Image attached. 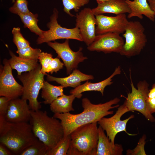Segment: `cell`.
Wrapping results in <instances>:
<instances>
[{"label": "cell", "instance_id": "1", "mask_svg": "<svg viewBox=\"0 0 155 155\" xmlns=\"http://www.w3.org/2000/svg\"><path fill=\"white\" fill-rule=\"evenodd\" d=\"M120 101L119 98H116L105 103L98 104L92 103L87 98L82 100L83 112L77 114L69 112L64 113L54 114L53 117L59 120L63 126L64 136L70 135L77 127L86 124L98 122L105 116L112 114V109L118 107L117 104Z\"/></svg>", "mask_w": 155, "mask_h": 155}, {"label": "cell", "instance_id": "2", "mask_svg": "<svg viewBox=\"0 0 155 155\" xmlns=\"http://www.w3.org/2000/svg\"><path fill=\"white\" fill-rule=\"evenodd\" d=\"M38 139L28 122L12 123L0 115V142L15 155L22 151Z\"/></svg>", "mask_w": 155, "mask_h": 155}, {"label": "cell", "instance_id": "3", "mask_svg": "<svg viewBox=\"0 0 155 155\" xmlns=\"http://www.w3.org/2000/svg\"><path fill=\"white\" fill-rule=\"evenodd\" d=\"M31 113L29 123L34 135L46 145L49 150L53 148L64 136L60 121L49 116L46 111L31 110Z\"/></svg>", "mask_w": 155, "mask_h": 155}, {"label": "cell", "instance_id": "4", "mask_svg": "<svg viewBox=\"0 0 155 155\" xmlns=\"http://www.w3.org/2000/svg\"><path fill=\"white\" fill-rule=\"evenodd\" d=\"M97 122L81 126L70 134L67 155H96L98 139Z\"/></svg>", "mask_w": 155, "mask_h": 155}, {"label": "cell", "instance_id": "5", "mask_svg": "<svg viewBox=\"0 0 155 155\" xmlns=\"http://www.w3.org/2000/svg\"><path fill=\"white\" fill-rule=\"evenodd\" d=\"M41 68L40 64L34 69L17 76L23 85L21 98L28 101L30 109L34 111L40 110L41 108V102L38 101L37 98L44 85L45 75L41 72Z\"/></svg>", "mask_w": 155, "mask_h": 155}, {"label": "cell", "instance_id": "6", "mask_svg": "<svg viewBox=\"0 0 155 155\" xmlns=\"http://www.w3.org/2000/svg\"><path fill=\"white\" fill-rule=\"evenodd\" d=\"M145 28L138 21H129L123 36L125 41L119 53L127 57L139 55L147 42Z\"/></svg>", "mask_w": 155, "mask_h": 155}, {"label": "cell", "instance_id": "7", "mask_svg": "<svg viewBox=\"0 0 155 155\" xmlns=\"http://www.w3.org/2000/svg\"><path fill=\"white\" fill-rule=\"evenodd\" d=\"M59 12L54 8L50 21L47 24L49 29L44 31L42 35L38 36L36 40L37 44L47 43L59 39H72L83 41L79 29L78 27L67 28L61 26L58 23L57 19Z\"/></svg>", "mask_w": 155, "mask_h": 155}, {"label": "cell", "instance_id": "8", "mask_svg": "<svg viewBox=\"0 0 155 155\" xmlns=\"http://www.w3.org/2000/svg\"><path fill=\"white\" fill-rule=\"evenodd\" d=\"M131 92L127 94L124 102L129 111H137L144 115L149 121H155V119L149 111L146 103L149 85L145 81H140L135 87L131 81Z\"/></svg>", "mask_w": 155, "mask_h": 155}, {"label": "cell", "instance_id": "9", "mask_svg": "<svg viewBox=\"0 0 155 155\" xmlns=\"http://www.w3.org/2000/svg\"><path fill=\"white\" fill-rule=\"evenodd\" d=\"M47 43L49 46L55 51L57 57L62 59L68 75H69L74 69H77L80 63L88 59L83 55L82 47H80L78 50L76 52L71 49L69 39H66L62 43L56 42H50Z\"/></svg>", "mask_w": 155, "mask_h": 155}, {"label": "cell", "instance_id": "10", "mask_svg": "<svg viewBox=\"0 0 155 155\" xmlns=\"http://www.w3.org/2000/svg\"><path fill=\"white\" fill-rule=\"evenodd\" d=\"M128 111V110L123 103L118 108L113 116L109 118L103 117L97 122L103 130L106 131L109 139L113 144H115L116 135L120 132L124 131L129 135H136L129 133L126 130L127 122L130 119L133 118L134 115H132L124 120L121 119L122 116Z\"/></svg>", "mask_w": 155, "mask_h": 155}, {"label": "cell", "instance_id": "11", "mask_svg": "<svg viewBox=\"0 0 155 155\" xmlns=\"http://www.w3.org/2000/svg\"><path fill=\"white\" fill-rule=\"evenodd\" d=\"M3 63L0 68V96L11 100L19 98L23 94V86L15 79L8 60L4 59Z\"/></svg>", "mask_w": 155, "mask_h": 155}, {"label": "cell", "instance_id": "12", "mask_svg": "<svg viewBox=\"0 0 155 155\" xmlns=\"http://www.w3.org/2000/svg\"><path fill=\"white\" fill-rule=\"evenodd\" d=\"M92 9L85 8L76 13L75 27L80 30L81 37L88 46L94 40L96 36V20Z\"/></svg>", "mask_w": 155, "mask_h": 155}, {"label": "cell", "instance_id": "13", "mask_svg": "<svg viewBox=\"0 0 155 155\" xmlns=\"http://www.w3.org/2000/svg\"><path fill=\"white\" fill-rule=\"evenodd\" d=\"M125 41L120 34L112 32L96 35L94 41L88 46L90 51L105 53H120Z\"/></svg>", "mask_w": 155, "mask_h": 155}, {"label": "cell", "instance_id": "14", "mask_svg": "<svg viewBox=\"0 0 155 155\" xmlns=\"http://www.w3.org/2000/svg\"><path fill=\"white\" fill-rule=\"evenodd\" d=\"M96 20V35L112 32L123 33L129 21L125 14L109 16L100 14L95 16Z\"/></svg>", "mask_w": 155, "mask_h": 155}, {"label": "cell", "instance_id": "15", "mask_svg": "<svg viewBox=\"0 0 155 155\" xmlns=\"http://www.w3.org/2000/svg\"><path fill=\"white\" fill-rule=\"evenodd\" d=\"M4 116L7 121L11 122H29L31 118V109L27 100L19 98L11 99Z\"/></svg>", "mask_w": 155, "mask_h": 155}, {"label": "cell", "instance_id": "16", "mask_svg": "<svg viewBox=\"0 0 155 155\" xmlns=\"http://www.w3.org/2000/svg\"><path fill=\"white\" fill-rule=\"evenodd\" d=\"M97 3V6L92 9L95 16L104 13H111L117 15L129 14L131 12L125 0H106Z\"/></svg>", "mask_w": 155, "mask_h": 155}, {"label": "cell", "instance_id": "17", "mask_svg": "<svg viewBox=\"0 0 155 155\" xmlns=\"http://www.w3.org/2000/svg\"><path fill=\"white\" fill-rule=\"evenodd\" d=\"M121 72V68L119 66L115 69L113 74L106 79L96 83H92L87 81L84 84L71 90L70 93L71 94L76 95L78 98H81L82 96V92L88 91H94L99 92L103 96L106 87L110 85L113 83L112 78L115 75L120 74Z\"/></svg>", "mask_w": 155, "mask_h": 155}, {"label": "cell", "instance_id": "18", "mask_svg": "<svg viewBox=\"0 0 155 155\" xmlns=\"http://www.w3.org/2000/svg\"><path fill=\"white\" fill-rule=\"evenodd\" d=\"M46 75L47 81H55L64 88L71 87L75 88L80 85L82 82L94 79L92 75L84 73L77 69H74L69 76L65 77H56L47 74Z\"/></svg>", "mask_w": 155, "mask_h": 155}, {"label": "cell", "instance_id": "19", "mask_svg": "<svg viewBox=\"0 0 155 155\" xmlns=\"http://www.w3.org/2000/svg\"><path fill=\"white\" fill-rule=\"evenodd\" d=\"M100 126L98 127V139L96 155H121L123 151L121 144H113Z\"/></svg>", "mask_w": 155, "mask_h": 155}, {"label": "cell", "instance_id": "20", "mask_svg": "<svg viewBox=\"0 0 155 155\" xmlns=\"http://www.w3.org/2000/svg\"><path fill=\"white\" fill-rule=\"evenodd\" d=\"M131 10L127 18H130L136 17L140 19L144 15L151 21L154 22L155 16L151 9L147 0H125Z\"/></svg>", "mask_w": 155, "mask_h": 155}, {"label": "cell", "instance_id": "21", "mask_svg": "<svg viewBox=\"0 0 155 155\" xmlns=\"http://www.w3.org/2000/svg\"><path fill=\"white\" fill-rule=\"evenodd\" d=\"M38 59L41 66V72L45 75L47 73L52 74L54 72L57 73L64 65L60 58L57 57L53 58L52 54L50 53L41 52Z\"/></svg>", "mask_w": 155, "mask_h": 155}, {"label": "cell", "instance_id": "22", "mask_svg": "<svg viewBox=\"0 0 155 155\" xmlns=\"http://www.w3.org/2000/svg\"><path fill=\"white\" fill-rule=\"evenodd\" d=\"M9 53L11 58L8 60V62L12 69L16 70L18 75H21L23 72L29 71L40 64L36 61L17 56L10 50Z\"/></svg>", "mask_w": 155, "mask_h": 155}, {"label": "cell", "instance_id": "23", "mask_svg": "<svg viewBox=\"0 0 155 155\" xmlns=\"http://www.w3.org/2000/svg\"><path fill=\"white\" fill-rule=\"evenodd\" d=\"M77 95L71 94L69 95L64 94L53 101L50 104V109L54 114L68 113L74 111L72 103Z\"/></svg>", "mask_w": 155, "mask_h": 155}, {"label": "cell", "instance_id": "24", "mask_svg": "<svg viewBox=\"0 0 155 155\" xmlns=\"http://www.w3.org/2000/svg\"><path fill=\"white\" fill-rule=\"evenodd\" d=\"M63 88L61 85L55 86L44 81L41 93V97L44 100L43 102L50 104L57 98L64 94Z\"/></svg>", "mask_w": 155, "mask_h": 155}, {"label": "cell", "instance_id": "25", "mask_svg": "<svg viewBox=\"0 0 155 155\" xmlns=\"http://www.w3.org/2000/svg\"><path fill=\"white\" fill-rule=\"evenodd\" d=\"M18 15L23 23L24 28H28L38 36L42 35L44 31L41 30L38 25L37 14H34L31 12L29 14H20Z\"/></svg>", "mask_w": 155, "mask_h": 155}, {"label": "cell", "instance_id": "26", "mask_svg": "<svg viewBox=\"0 0 155 155\" xmlns=\"http://www.w3.org/2000/svg\"><path fill=\"white\" fill-rule=\"evenodd\" d=\"M48 150L46 145L38 140L24 149L20 155H47Z\"/></svg>", "mask_w": 155, "mask_h": 155}, {"label": "cell", "instance_id": "27", "mask_svg": "<svg viewBox=\"0 0 155 155\" xmlns=\"http://www.w3.org/2000/svg\"><path fill=\"white\" fill-rule=\"evenodd\" d=\"M70 142V135L64 137L54 148L48 151L47 155H67Z\"/></svg>", "mask_w": 155, "mask_h": 155}, {"label": "cell", "instance_id": "28", "mask_svg": "<svg viewBox=\"0 0 155 155\" xmlns=\"http://www.w3.org/2000/svg\"><path fill=\"white\" fill-rule=\"evenodd\" d=\"M64 11L71 17L75 16L72 14L70 11L74 9L78 12L80 8L88 4L90 0H62Z\"/></svg>", "mask_w": 155, "mask_h": 155}, {"label": "cell", "instance_id": "29", "mask_svg": "<svg viewBox=\"0 0 155 155\" xmlns=\"http://www.w3.org/2000/svg\"><path fill=\"white\" fill-rule=\"evenodd\" d=\"M42 52L39 49L33 48L30 46L23 49H17L16 53L20 57L38 61L39 55Z\"/></svg>", "mask_w": 155, "mask_h": 155}, {"label": "cell", "instance_id": "30", "mask_svg": "<svg viewBox=\"0 0 155 155\" xmlns=\"http://www.w3.org/2000/svg\"><path fill=\"white\" fill-rule=\"evenodd\" d=\"M13 41L17 49H23L30 46V42L23 36L20 28L14 27L12 30Z\"/></svg>", "mask_w": 155, "mask_h": 155}, {"label": "cell", "instance_id": "31", "mask_svg": "<svg viewBox=\"0 0 155 155\" xmlns=\"http://www.w3.org/2000/svg\"><path fill=\"white\" fill-rule=\"evenodd\" d=\"M28 4L26 0H15L13 5L9 8V11L18 15L20 14L30 13L31 12L28 9Z\"/></svg>", "mask_w": 155, "mask_h": 155}, {"label": "cell", "instance_id": "32", "mask_svg": "<svg viewBox=\"0 0 155 155\" xmlns=\"http://www.w3.org/2000/svg\"><path fill=\"white\" fill-rule=\"evenodd\" d=\"M146 136L144 135L140 139L137 146L134 149H129L127 151V155H146L144 150V146L146 142Z\"/></svg>", "mask_w": 155, "mask_h": 155}, {"label": "cell", "instance_id": "33", "mask_svg": "<svg viewBox=\"0 0 155 155\" xmlns=\"http://www.w3.org/2000/svg\"><path fill=\"white\" fill-rule=\"evenodd\" d=\"M11 99L3 96L0 97V115L5 116L8 109Z\"/></svg>", "mask_w": 155, "mask_h": 155}, {"label": "cell", "instance_id": "34", "mask_svg": "<svg viewBox=\"0 0 155 155\" xmlns=\"http://www.w3.org/2000/svg\"><path fill=\"white\" fill-rule=\"evenodd\" d=\"M146 103L150 113L152 114L155 113V96L151 98L147 97Z\"/></svg>", "mask_w": 155, "mask_h": 155}, {"label": "cell", "instance_id": "35", "mask_svg": "<svg viewBox=\"0 0 155 155\" xmlns=\"http://www.w3.org/2000/svg\"><path fill=\"white\" fill-rule=\"evenodd\" d=\"M13 154V153L7 147L2 144H0V155H11Z\"/></svg>", "mask_w": 155, "mask_h": 155}, {"label": "cell", "instance_id": "36", "mask_svg": "<svg viewBox=\"0 0 155 155\" xmlns=\"http://www.w3.org/2000/svg\"><path fill=\"white\" fill-rule=\"evenodd\" d=\"M155 96V83L152 86V88L149 90L148 98H151Z\"/></svg>", "mask_w": 155, "mask_h": 155}, {"label": "cell", "instance_id": "37", "mask_svg": "<svg viewBox=\"0 0 155 155\" xmlns=\"http://www.w3.org/2000/svg\"><path fill=\"white\" fill-rule=\"evenodd\" d=\"M149 5L154 13L155 16V0H147Z\"/></svg>", "mask_w": 155, "mask_h": 155}, {"label": "cell", "instance_id": "38", "mask_svg": "<svg viewBox=\"0 0 155 155\" xmlns=\"http://www.w3.org/2000/svg\"><path fill=\"white\" fill-rule=\"evenodd\" d=\"M97 3L104 1L106 0H96Z\"/></svg>", "mask_w": 155, "mask_h": 155}, {"label": "cell", "instance_id": "39", "mask_svg": "<svg viewBox=\"0 0 155 155\" xmlns=\"http://www.w3.org/2000/svg\"><path fill=\"white\" fill-rule=\"evenodd\" d=\"M15 0H12V3H14L15 2Z\"/></svg>", "mask_w": 155, "mask_h": 155}]
</instances>
